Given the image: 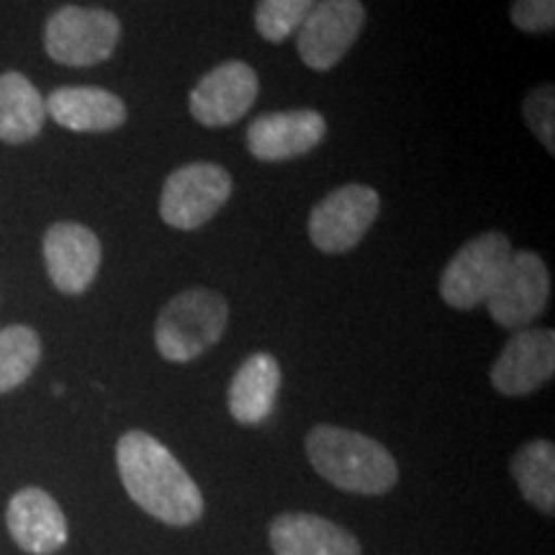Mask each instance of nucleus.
Wrapping results in <instances>:
<instances>
[{
  "instance_id": "obj_2",
  "label": "nucleus",
  "mask_w": 555,
  "mask_h": 555,
  "mask_svg": "<svg viewBox=\"0 0 555 555\" xmlns=\"http://www.w3.org/2000/svg\"><path fill=\"white\" fill-rule=\"evenodd\" d=\"M309 463L322 478L350 494L378 496L391 491L399 481L393 455L356 429L319 425L307 435Z\"/></svg>"
},
{
  "instance_id": "obj_13",
  "label": "nucleus",
  "mask_w": 555,
  "mask_h": 555,
  "mask_svg": "<svg viewBox=\"0 0 555 555\" xmlns=\"http://www.w3.org/2000/svg\"><path fill=\"white\" fill-rule=\"evenodd\" d=\"M324 134H327V121L319 111H278V114H262L249 124L247 150L249 155L266 163H281L319 147Z\"/></svg>"
},
{
  "instance_id": "obj_8",
  "label": "nucleus",
  "mask_w": 555,
  "mask_h": 555,
  "mask_svg": "<svg viewBox=\"0 0 555 555\" xmlns=\"http://www.w3.org/2000/svg\"><path fill=\"white\" fill-rule=\"evenodd\" d=\"M365 26L360 0H319L298 26L296 50L311 69L327 73L350 52Z\"/></svg>"
},
{
  "instance_id": "obj_7",
  "label": "nucleus",
  "mask_w": 555,
  "mask_h": 555,
  "mask_svg": "<svg viewBox=\"0 0 555 555\" xmlns=\"http://www.w3.org/2000/svg\"><path fill=\"white\" fill-rule=\"evenodd\" d=\"M378 208L380 198L373 189L360 183L343 185L311 208L309 237L322 253L343 255L360 245V240L376 221Z\"/></svg>"
},
{
  "instance_id": "obj_16",
  "label": "nucleus",
  "mask_w": 555,
  "mask_h": 555,
  "mask_svg": "<svg viewBox=\"0 0 555 555\" xmlns=\"http://www.w3.org/2000/svg\"><path fill=\"white\" fill-rule=\"evenodd\" d=\"M44 103L47 116H52L60 127L82 134L114 131L127 121V103L103 88H57Z\"/></svg>"
},
{
  "instance_id": "obj_23",
  "label": "nucleus",
  "mask_w": 555,
  "mask_h": 555,
  "mask_svg": "<svg viewBox=\"0 0 555 555\" xmlns=\"http://www.w3.org/2000/svg\"><path fill=\"white\" fill-rule=\"evenodd\" d=\"M512 24L519 31L545 34L555 26V0H515L512 3Z\"/></svg>"
},
{
  "instance_id": "obj_19",
  "label": "nucleus",
  "mask_w": 555,
  "mask_h": 555,
  "mask_svg": "<svg viewBox=\"0 0 555 555\" xmlns=\"http://www.w3.org/2000/svg\"><path fill=\"white\" fill-rule=\"evenodd\" d=\"M512 476L532 506L545 515L555 512V448L547 440H532L522 446L509 463Z\"/></svg>"
},
{
  "instance_id": "obj_17",
  "label": "nucleus",
  "mask_w": 555,
  "mask_h": 555,
  "mask_svg": "<svg viewBox=\"0 0 555 555\" xmlns=\"http://www.w3.org/2000/svg\"><path fill=\"white\" fill-rule=\"evenodd\" d=\"M281 365L270 352H255L229 384V414L240 425H262L275 409Z\"/></svg>"
},
{
  "instance_id": "obj_20",
  "label": "nucleus",
  "mask_w": 555,
  "mask_h": 555,
  "mask_svg": "<svg viewBox=\"0 0 555 555\" xmlns=\"http://www.w3.org/2000/svg\"><path fill=\"white\" fill-rule=\"evenodd\" d=\"M41 360V337L26 324H11L0 330V393H9L31 373Z\"/></svg>"
},
{
  "instance_id": "obj_21",
  "label": "nucleus",
  "mask_w": 555,
  "mask_h": 555,
  "mask_svg": "<svg viewBox=\"0 0 555 555\" xmlns=\"http://www.w3.org/2000/svg\"><path fill=\"white\" fill-rule=\"evenodd\" d=\"M311 9L314 0H260L255 9V26L262 39L281 44L298 31Z\"/></svg>"
},
{
  "instance_id": "obj_12",
  "label": "nucleus",
  "mask_w": 555,
  "mask_h": 555,
  "mask_svg": "<svg viewBox=\"0 0 555 555\" xmlns=\"http://www.w3.org/2000/svg\"><path fill=\"white\" fill-rule=\"evenodd\" d=\"M101 242L88 227L75 221L52 224L44 234V262L54 288L80 296L93 286L101 268Z\"/></svg>"
},
{
  "instance_id": "obj_18",
  "label": "nucleus",
  "mask_w": 555,
  "mask_h": 555,
  "mask_svg": "<svg viewBox=\"0 0 555 555\" xmlns=\"http://www.w3.org/2000/svg\"><path fill=\"white\" fill-rule=\"evenodd\" d=\"M47 121V103L37 86L21 73L0 75V142L24 144L39 137Z\"/></svg>"
},
{
  "instance_id": "obj_10",
  "label": "nucleus",
  "mask_w": 555,
  "mask_h": 555,
  "mask_svg": "<svg viewBox=\"0 0 555 555\" xmlns=\"http://www.w3.org/2000/svg\"><path fill=\"white\" fill-rule=\"evenodd\" d=\"M258 73L247 62L232 60L214 67L191 93V114L204 127H229L240 121L258 99Z\"/></svg>"
},
{
  "instance_id": "obj_15",
  "label": "nucleus",
  "mask_w": 555,
  "mask_h": 555,
  "mask_svg": "<svg viewBox=\"0 0 555 555\" xmlns=\"http://www.w3.org/2000/svg\"><path fill=\"white\" fill-rule=\"evenodd\" d=\"M273 555H360V540L327 517L288 512L270 522Z\"/></svg>"
},
{
  "instance_id": "obj_22",
  "label": "nucleus",
  "mask_w": 555,
  "mask_h": 555,
  "mask_svg": "<svg viewBox=\"0 0 555 555\" xmlns=\"http://www.w3.org/2000/svg\"><path fill=\"white\" fill-rule=\"evenodd\" d=\"M522 114L530 129L535 131L547 152H555V90L553 86H540L527 95L522 103Z\"/></svg>"
},
{
  "instance_id": "obj_4",
  "label": "nucleus",
  "mask_w": 555,
  "mask_h": 555,
  "mask_svg": "<svg viewBox=\"0 0 555 555\" xmlns=\"http://www.w3.org/2000/svg\"><path fill=\"white\" fill-rule=\"evenodd\" d=\"M512 255H515V249L502 232H486L466 242L448 262V268L442 270V301L457 311L481 307L486 298L494 294Z\"/></svg>"
},
{
  "instance_id": "obj_6",
  "label": "nucleus",
  "mask_w": 555,
  "mask_h": 555,
  "mask_svg": "<svg viewBox=\"0 0 555 555\" xmlns=\"http://www.w3.org/2000/svg\"><path fill=\"white\" fill-rule=\"evenodd\" d=\"M229 196H232V176L221 165H185L165 180L159 217L168 227L191 232L204 227L227 204Z\"/></svg>"
},
{
  "instance_id": "obj_3",
  "label": "nucleus",
  "mask_w": 555,
  "mask_h": 555,
  "mask_svg": "<svg viewBox=\"0 0 555 555\" xmlns=\"http://www.w3.org/2000/svg\"><path fill=\"white\" fill-rule=\"evenodd\" d=\"M229 307L224 296L208 288H191L165 304L155 324V345L170 363H191L211 350L224 335Z\"/></svg>"
},
{
  "instance_id": "obj_5",
  "label": "nucleus",
  "mask_w": 555,
  "mask_h": 555,
  "mask_svg": "<svg viewBox=\"0 0 555 555\" xmlns=\"http://www.w3.org/2000/svg\"><path fill=\"white\" fill-rule=\"evenodd\" d=\"M121 39V21L106 9L65 5L47 18L44 50L67 67H93L114 54Z\"/></svg>"
},
{
  "instance_id": "obj_14",
  "label": "nucleus",
  "mask_w": 555,
  "mask_h": 555,
  "mask_svg": "<svg viewBox=\"0 0 555 555\" xmlns=\"http://www.w3.org/2000/svg\"><path fill=\"white\" fill-rule=\"evenodd\" d=\"M5 525L21 551L29 555H54L67 545V517L62 506L37 486H26L11 496Z\"/></svg>"
},
{
  "instance_id": "obj_9",
  "label": "nucleus",
  "mask_w": 555,
  "mask_h": 555,
  "mask_svg": "<svg viewBox=\"0 0 555 555\" xmlns=\"http://www.w3.org/2000/svg\"><path fill=\"white\" fill-rule=\"evenodd\" d=\"M551 298V273L538 253L522 249L512 255L494 294L486 298L489 314L499 327L525 330L543 314Z\"/></svg>"
},
{
  "instance_id": "obj_1",
  "label": "nucleus",
  "mask_w": 555,
  "mask_h": 555,
  "mask_svg": "<svg viewBox=\"0 0 555 555\" xmlns=\"http://www.w3.org/2000/svg\"><path fill=\"white\" fill-rule=\"evenodd\" d=\"M116 466L131 502L150 517L185 527L204 517V496L189 470L155 437L131 429L116 446Z\"/></svg>"
},
{
  "instance_id": "obj_11",
  "label": "nucleus",
  "mask_w": 555,
  "mask_h": 555,
  "mask_svg": "<svg viewBox=\"0 0 555 555\" xmlns=\"http://www.w3.org/2000/svg\"><path fill=\"white\" fill-rule=\"evenodd\" d=\"M555 373V332L517 330L491 365V384L504 397H527Z\"/></svg>"
}]
</instances>
